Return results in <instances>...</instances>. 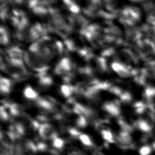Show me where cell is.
Returning a JSON list of instances; mask_svg holds the SVG:
<instances>
[{
	"label": "cell",
	"mask_w": 155,
	"mask_h": 155,
	"mask_svg": "<svg viewBox=\"0 0 155 155\" xmlns=\"http://www.w3.org/2000/svg\"><path fill=\"white\" fill-rule=\"evenodd\" d=\"M68 133L70 136L73 138L78 139L79 135L81 134V132L78 130V128L76 127H70L68 128Z\"/></svg>",
	"instance_id": "ffe728a7"
},
{
	"label": "cell",
	"mask_w": 155,
	"mask_h": 155,
	"mask_svg": "<svg viewBox=\"0 0 155 155\" xmlns=\"http://www.w3.org/2000/svg\"><path fill=\"white\" fill-rule=\"evenodd\" d=\"M111 67L119 75L122 77H127L131 74H134L135 73V70H131L130 67L120 62H113Z\"/></svg>",
	"instance_id": "8992f818"
},
{
	"label": "cell",
	"mask_w": 155,
	"mask_h": 155,
	"mask_svg": "<svg viewBox=\"0 0 155 155\" xmlns=\"http://www.w3.org/2000/svg\"><path fill=\"white\" fill-rule=\"evenodd\" d=\"M24 95L25 98L30 100L36 101L39 97L38 93L30 86H28L25 88L24 91Z\"/></svg>",
	"instance_id": "7c38bea8"
},
{
	"label": "cell",
	"mask_w": 155,
	"mask_h": 155,
	"mask_svg": "<svg viewBox=\"0 0 155 155\" xmlns=\"http://www.w3.org/2000/svg\"><path fill=\"white\" fill-rule=\"evenodd\" d=\"M78 139L80 140L81 143L85 147H93L94 146L93 140H91V137H90L89 135L85 134V133H82L79 135Z\"/></svg>",
	"instance_id": "4fadbf2b"
},
{
	"label": "cell",
	"mask_w": 155,
	"mask_h": 155,
	"mask_svg": "<svg viewBox=\"0 0 155 155\" xmlns=\"http://www.w3.org/2000/svg\"><path fill=\"white\" fill-rule=\"evenodd\" d=\"M87 117L84 116H78L76 119V125L78 128H84L87 126Z\"/></svg>",
	"instance_id": "e0dca14e"
},
{
	"label": "cell",
	"mask_w": 155,
	"mask_h": 155,
	"mask_svg": "<svg viewBox=\"0 0 155 155\" xmlns=\"http://www.w3.org/2000/svg\"><path fill=\"white\" fill-rule=\"evenodd\" d=\"M37 151H45L48 149L47 144L42 141H39L35 142Z\"/></svg>",
	"instance_id": "44dd1931"
},
{
	"label": "cell",
	"mask_w": 155,
	"mask_h": 155,
	"mask_svg": "<svg viewBox=\"0 0 155 155\" xmlns=\"http://www.w3.org/2000/svg\"><path fill=\"white\" fill-rule=\"evenodd\" d=\"M38 134L41 138L44 140H52L58 136L53 127L48 122L40 124L38 129Z\"/></svg>",
	"instance_id": "7a4b0ae2"
},
{
	"label": "cell",
	"mask_w": 155,
	"mask_h": 155,
	"mask_svg": "<svg viewBox=\"0 0 155 155\" xmlns=\"http://www.w3.org/2000/svg\"><path fill=\"white\" fill-rule=\"evenodd\" d=\"M101 137L102 139L107 143H116V136L114 135L113 132L108 128V129H104L100 131Z\"/></svg>",
	"instance_id": "9c48e42d"
},
{
	"label": "cell",
	"mask_w": 155,
	"mask_h": 155,
	"mask_svg": "<svg viewBox=\"0 0 155 155\" xmlns=\"http://www.w3.org/2000/svg\"><path fill=\"white\" fill-rule=\"evenodd\" d=\"M103 110L112 117H120V109L117 102H106L102 106Z\"/></svg>",
	"instance_id": "5b68a950"
},
{
	"label": "cell",
	"mask_w": 155,
	"mask_h": 155,
	"mask_svg": "<svg viewBox=\"0 0 155 155\" xmlns=\"http://www.w3.org/2000/svg\"><path fill=\"white\" fill-rule=\"evenodd\" d=\"M142 30L147 35L148 39H151L155 44V24L147 23L143 27Z\"/></svg>",
	"instance_id": "30bf717a"
},
{
	"label": "cell",
	"mask_w": 155,
	"mask_h": 155,
	"mask_svg": "<svg viewBox=\"0 0 155 155\" xmlns=\"http://www.w3.org/2000/svg\"><path fill=\"white\" fill-rule=\"evenodd\" d=\"M11 88V83L9 79L1 78V92L2 93H8L10 92Z\"/></svg>",
	"instance_id": "9a60e30c"
},
{
	"label": "cell",
	"mask_w": 155,
	"mask_h": 155,
	"mask_svg": "<svg viewBox=\"0 0 155 155\" xmlns=\"http://www.w3.org/2000/svg\"><path fill=\"white\" fill-rule=\"evenodd\" d=\"M65 143V140L58 136H56L51 140V145L53 148L58 151L61 150L64 147Z\"/></svg>",
	"instance_id": "5bb4252c"
},
{
	"label": "cell",
	"mask_w": 155,
	"mask_h": 155,
	"mask_svg": "<svg viewBox=\"0 0 155 155\" xmlns=\"http://www.w3.org/2000/svg\"><path fill=\"white\" fill-rule=\"evenodd\" d=\"M151 147H152V148H153V150H155V140L151 143Z\"/></svg>",
	"instance_id": "cb8c5ba5"
},
{
	"label": "cell",
	"mask_w": 155,
	"mask_h": 155,
	"mask_svg": "<svg viewBox=\"0 0 155 155\" xmlns=\"http://www.w3.org/2000/svg\"><path fill=\"white\" fill-rule=\"evenodd\" d=\"M71 68V63L67 58L62 59L56 67L55 71L59 74H64L67 73Z\"/></svg>",
	"instance_id": "52a82bcc"
},
{
	"label": "cell",
	"mask_w": 155,
	"mask_h": 155,
	"mask_svg": "<svg viewBox=\"0 0 155 155\" xmlns=\"http://www.w3.org/2000/svg\"><path fill=\"white\" fill-rule=\"evenodd\" d=\"M122 19L128 25H133L140 18V10L134 7H127L122 11Z\"/></svg>",
	"instance_id": "6da1fadb"
},
{
	"label": "cell",
	"mask_w": 155,
	"mask_h": 155,
	"mask_svg": "<svg viewBox=\"0 0 155 155\" xmlns=\"http://www.w3.org/2000/svg\"><path fill=\"white\" fill-rule=\"evenodd\" d=\"M145 10L148 13V15L155 16V2L149 1L143 5Z\"/></svg>",
	"instance_id": "ac0fdd59"
},
{
	"label": "cell",
	"mask_w": 155,
	"mask_h": 155,
	"mask_svg": "<svg viewBox=\"0 0 155 155\" xmlns=\"http://www.w3.org/2000/svg\"><path fill=\"white\" fill-rule=\"evenodd\" d=\"M133 1H136V2H140V1H142L143 0H131Z\"/></svg>",
	"instance_id": "d4e9b609"
},
{
	"label": "cell",
	"mask_w": 155,
	"mask_h": 155,
	"mask_svg": "<svg viewBox=\"0 0 155 155\" xmlns=\"http://www.w3.org/2000/svg\"><path fill=\"white\" fill-rule=\"evenodd\" d=\"M153 150L151 146L148 144H147L142 146L139 148V153L140 155H150Z\"/></svg>",
	"instance_id": "d6986e66"
},
{
	"label": "cell",
	"mask_w": 155,
	"mask_h": 155,
	"mask_svg": "<svg viewBox=\"0 0 155 155\" xmlns=\"http://www.w3.org/2000/svg\"><path fill=\"white\" fill-rule=\"evenodd\" d=\"M0 116H1V119L2 120H7L10 118V115L8 113V112L5 110L4 108L1 106V110H0Z\"/></svg>",
	"instance_id": "603a6c76"
},
{
	"label": "cell",
	"mask_w": 155,
	"mask_h": 155,
	"mask_svg": "<svg viewBox=\"0 0 155 155\" xmlns=\"http://www.w3.org/2000/svg\"><path fill=\"white\" fill-rule=\"evenodd\" d=\"M75 91L73 87L69 85H64L61 87V91L65 97H70Z\"/></svg>",
	"instance_id": "2e32d148"
},
{
	"label": "cell",
	"mask_w": 155,
	"mask_h": 155,
	"mask_svg": "<svg viewBox=\"0 0 155 155\" xmlns=\"http://www.w3.org/2000/svg\"><path fill=\"white\" fill-rule=\"evenodd\" d=\"M153 122L154 120L150 117L148 119L140 117L133 122V126L142 132L148 133L151 131L153 128Z\"/></svg>",
	"instance_id": "277c9868"
},
{
	"label": "cell",
	"mask_w": 155,
	"mask_h": 155,
	"mask_svg": "<svg viewBox=\"0 0 155 155\" xmlns=\"http://www.w3.org/2000/svg\"><path fill=\"white\" fill-rule=\"evenodd\" d=\"M7 53L10 56V59L17 61H22V58L23 57V51L17 48V47H13L10 48Z\"/></svg>",
	"instance_id": "8fae6325"
},
{
	"label": "cell",
	"mask_w": 155,
	"mask_h": 155,
	"mask_svg": "<svg viewBox=\"0 0 155 155\" xmlns=\"http://www.w3.org/2000/svg\"><path fill=\"white\" fill-rule=\"evenodd\" d=\"M0 34H1V36H0L1 43L2 44H7L8 41V35H7V33L6 32L5 30L2 27L1 28Z\"/></svg>",
	"instance_id": "7402d4cb"
},
{
	"label": "cell",
	"mask_w": 155,
	"mask_h": 155,
	"mask_svg": "<svg viewBox=\"0 0 155 155\" xmlns=\"http://www.w3.org/2000/svg\"><path fill=\"white\" fill-rule=\"evenodd\" d=\"M139 50L143 54L154 55L155 54V44L148 38H142L136 42Z\"/></svg>",
	"instance_id": "3957f363"
},
{
	"label": "cell",
	"mask_w": 155,
	"mask_h": 155,
	"mask_svg": "<svg viewBox=\"0 0 155 155\" xmlns=\"http://www.w3.org/2000/svg\"><path fill=\"white\" fill-rule=\"evenodd\" d=\"M142 71L147 78H155V60L147 62Z\"/></svg>",
	"instance_id": "ba28073f"
}]
</instances>
